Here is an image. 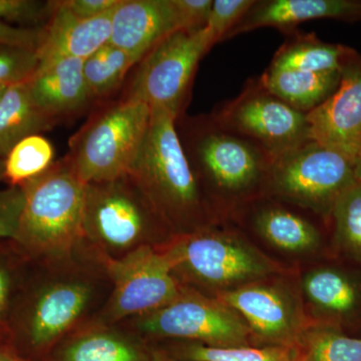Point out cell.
I'll return each mask as SVG.
<instances>
[{
	"instance_id": "obj_1",
	"label": "cell",
	"mask_w": 361,
	"mask_h": 361,
	"mask_svg": "<svg viewBox=\"0 0 361 361\" xmlns=\"http://www.w3.org/2000/svg\"><path fill=\"white\" fill-rule=\"evenodd\" d=\"M111 291L104 258L85 240L63 257L30 261L11 313V348L44 361L59 342L96 317Z\"/></svg>"
},
{
	"instance_id": "obj_2",
	"label": "cell",
	"mask_w": 361,
	"mask_h": 361,
	"mask_svg": "<svg viewBox=\"0 0 361 361\" xmlns=\"http://www.w3.org/2000/svg\"><path fill=\"white\" fill-rule=\"evenodd\" d=\"M176 129L211 213L213 203L263 195L273 159L262 149L223 130L210 115L180 116Z\"/></svg>"
},
{
	"instance_id": "obj_3",
	"label": "cell",
	"mask_w": 361,
	"mask_h": 361,
	"mask_svg": "<svg viewBox=\"0 0 361 361\" xmlns=\"http://www.w3.org/2000/svg\"><path fill=\"white\" fill-rule=\"evenodd\" d=\"M129 175L177 235L210 226L207 205L176 129L175 116L152 110L148 133Z\"/></svg>"
},
{
	"instance_id": "obj_4",
	"label": "cell",
	"mask_w": 361,
	"mask_h": 361,
	"mask_svg": "<svg viewBox=\"0 0 361 361\" xmlns=\"http://www.w3.org/2000/svg\"><path fill=\"white\" fill-rule=\"evenodd\" d=\"M14 245L30 261L63 257L84 242L85 184L66 160L23 185Z\"/></svg>"
},
{
	"instance_id": "obj_5",
	"label": "cell",
	"mask_w": 361,
	"mask_h": 361,
	"mask_svg": "<svg viewBox=\"0 0 361 361\" xmlns=\"http://www.w3.org/2000/svg\"><path fill=\"white\" fill-rule=\"evenodd\" d=\"M84 240L101 257L116 260L176 235L129 174L85 184Z\"/></svg>"
},
{
	"instance_id": "obj_6",
	"label": "cell",
	"mask_w": 361,
	"mask_h": 361,
	"mask_svg": "<svg viewBox=\"0 0 361 361\" xmlns=\"http://www.w3.org/2000/svg\"><path fill=\"white\" fill-rule=\"evenodd\" d=\"M180 286L222 292L262 281L276 272L269 258L245 240L211 226L177 235L161 247Z\"/></svg>"
},
{
	"instance_id": "obj_7",
	"label": "cell",
	"mask_w": 361,
	"mask_h": 361,
	"mask_svg": "<svg viewBox=\"0 0 361 361\" xmlns=\"http://www.w3.org/2000/svg\"><path fill=\"white\" fill-rule=\"evenodd\" d=\"M148 104L123 97L97 111L70 142L66 160L85 184L129 174L148 133Z\"/></svg>"
},
{
	"instance_id": "obj_8",
	"label": "cell",
	"mask_w": 361,
	"mask_h": 361,
	"mask_svg": "<svg viewBox=\"0 0 361 361\" xmlns=\"http://www.w3.org/2000/svg\"><path fill=\"white\" fill-rule=\"evenodd\" d=\"M357 183L350 161L311 140L273 161L263 195L330 220L341 197Z\"/></svg>"
},
{
	"instance_id": "obj_9",
	"label": "cell",
	"mask_w": 361,
	"mask_h": 361,
	"mask_svg": "<svg viewBox=\"0 0 361 361\" xmlns=\"http://www.w3.org/2000/svg\"><path fill=\"white\" fill-rule=\"evenodd\" d=\"M120 325L144 341L163 339L196 342L214 348L250 345V329L236 312L219 299L182 286L177 298L148 314Z\"/></svg>"
},
{
	"instance_id": "obj_10",
	"label": "cell",
	"mask_w": 361,
	"mask_h": 361,
	"mask_svg": "<svg viewBox=\"0 0 361 361\" xmlns=\"http://www.w3.org/2000/svg\"><path fill=\"white\" fill-rule=\"evenodd\" d=\"M211 49L206 28L171 33L140 61L123 97L168 111L177 120L184 115L199 63Z\"/></svg>"
},
{
	"instance_id": "obj_11",
	"label": "cell",
	"mask_w": 361,
	"mask_h": 361,
	"mask_svg": "<svg viewBox=\"0 0 361 361\" xmlns=\"http://www.w3.org/2000/svg\"><path fill=\"white\" fill-rule=\"evenodd\" d=\"M223 130L243 137L273 159L311 141L306 114L294 110L253 78L241 94L211 114Z\"/></svg>"
},
{
	"instance_id": "obj_12",
	"label": "cell",
	"mask_w": 361,
	"mask_h": 361,
	"mask_svg": "<svg viewBox=\"0 0 361 361\" xmlns=\"http://www.w3.org/2000/svg\"><path fill=\"white\" fill-rule=\"evenodd\" d=\"M104 260L111 291L94 318L97 322L120 324L148 314L174 300L182 290L161 248L142 247L125 257Z\"/></svg>"
},
{
	"instance_id": "obj_13",
	"label": "cell",
	"mask_w": 361,
	"mask_h": 361,
	"mask_svg": "<svg viewBox=\"0 0 361 361\" xmlns=\"http://www.w3.org/2000/svg\"><path fill=\"white\" fill-rule=\"evenodd\" d=\"M217 299L236 311L252 336L265 346L297 348L308 327L295 299L278 285L263 280L222 292Z\"/></svg>"
},
{
	"instance_id": "obj_14",
	"label": "cell",
	"mask_w": 361,
	"mask_h": 361,
	"mask_svg": "<svg viewBox=\"0 0 361 361\" xmlns=\"http://www.w3.org/2000/svg\"><path fill=\"white\" fill-rule=\"evenodd\" d=\"M310 139L355 165L361 153V56L355 52L341 70L338 87L306 115Z\"/></svg>"
},
{
	"instance_id": "obj_15",
	"label": "cell",
	"mask_w": 361,
	"mask_h": 361,
	"mask_svg": "<svg viewBox=\"0 0 361 361\" xmlns=\"http://www.w3.org/2000/svg\"><path fill=\"white\" fill-rule=\"evenodd\" d=\"M113 11L99 18L84 20L66 8L63 1H54L51 18L40 28L37 49L39 68L59 59L85 61L99 47L108 44L111 35Z\"/></svg>"
},
{
	"instance_id": "obj_16",
	"label": "cell",
	"mask_w": 361,
	"mask_h": 361,
	"mask_svg": "<svg viewBox=\"0 0 361 361\" xmlns=\"http://www.w3.org/2000/svg\"><path fill=\"white\" fill-rule=\"evenodd\" d=\"M153 348L120 324L92 319L56 346L44 361H151Z\"/></svg>"
},
{
	"instance_id": "obj_17",
	"label": "cell",
	"mask_w": 361,
	"mask_h": 361,
	"mask_svg": "<svg viewBox=\"0 0 361 361\" xmlns=\"http://www.w3.org/2000/svg\"><path fill=\"white\" fill-rule=\"evenodd\" d=\"M179 30L172 0H121L111 16V44L137 61Z\"/></svg>"
},
{
	"instance_id": "obj_18",
	"label": "cell",
	"mask_w": 361,
	"mask_h": 361,
	"mask_svg": "<svg viewBox=\"0 0 361 361\" xmlns=\"http://www.w3.org/2000/svg\"><path fill=\"white\" fill-rule=\"evenodd\" d=\"M332 18L343 21L361 20L358 0H255L243 18L226 35L232 39L242 33L263 27L282 32H294L306 21Z\"/></svg>"
},
{
	"instance_id": "obj_19",
	"label": "cell",
	"mask_w": 361,
	"mask_h": 361,
	"mask_svg": "<svg viewBox=\"0 0 361 361\" xmlns=\"http://www.w3.org/2000/svg\"><path fill=\"white\" fill-rule=\"evenodd\" d=\"M82 66V59H59L39 68L28 80L33 102L54 122L80 113L94 99Z\"/></svg>"
},
{
	"instance_id": "obj_20",
	"label": "cell",
	"mask_w": 361,
	"mask_h": 361,
	"mask_svg": "<svg viewBox=\"0 0 361 361\" xmlns=\"http://www.w3.org/2000/svg\"><path fill=\"white\" fill-rule=\"evenodd\" d=\"M302 290L313 310L324 317L322 322L341 326L361 312V281L348 271L336 267L311 270L303 277Z\"/></svg>"
},
{
	"instance_id": "obj_21",
	"label": "cell",
	"mask_w": 361,
	"mask_h": 361,
	"mask_svg": "<svg viewBox=\"0 0 361 361\" xmlns=\"http://www.w3.org/2000/svg\"><path fill=\"white\" fill-rule=\"evenodd\" d=\"M277 201L255 204L250 215L255 232L270 245L288 253L317 250L322 236L314 223Z\"/></svg>"
},
{
	"instance_id": "obj_22",
	"label": "cell",
	"mask_w": 361,
	"mask_h": 361,
	"mask_svg": "<svg viewBox=\"0 0 361 361\" xmlns=\"http://www.w3.org/2000/svg\"><path fill=\"white\" fill-rule=\"evenodd\" d=\"M341 78V71L311 73L269 66L259 80L271 94L307 115L336 92Z\"/></svg>"
},
{
	"instance_id": "obj_23",
	"label": "cell",
	"mask_w": 361,
	"mask_h": 361,
	"mask_svg": "<svg viewBox=\"0 0 361 361\" xmlns=\"http://www.w3.org/2000/svg\"><path fill=\"white\" fill-rule=\"evenodd\" d=\"M54 125L33 102L27 82L11 85L0 103V157L6 158L18 142Z\"/></svg>"
},
{
	"instance_id": "obj_24",
	"label": "cell",
	"mask_w": 361,
	"mask_h": 361,
	"mask_svg": "<svg viewBox=\"0 0 361 361\" xmlns=\"http://www.w3.org/2000/svg\"><path fill=\"white\" fill-rule=\"evenodd\" d=\"M355 52L345 45L322 42L314 33H295L280 47L269 66L311 73L341 71Z\"/></svg>"
},
{
	"instance_id": "obj_25",
	"label": "cell",
	"mask_w": 361,
	"mask_h": 361,
	"mask_svg": "<svg viewBox=\"0 0 361 361\" xmlns=\"http://www.w3.org/2000/svg\"><path fill=\"white\" fill-rule=\"evenodd\" d=\"M298 361H361V338L346 336L334 323L308 325L298 346Z\"/></svg>"
},
{
	"instance_id": "obj_26",
	"label": "cell",
	"mask_w": 361,
	"mask_h": 361,
	"mask_svg": "<svg viewBox=\"0 0 361 361\" xmlns=\"http://www.w3.org/2000/svg\"><path fill=\"white\" fill-rule=\"evenodd\" d=\"M160 349L179 361H298L297 348L283 346L214 348L180 341L170 348Z\"/></svg>"
},
{
	"instance_id": "obj_27",
	"label": "cell",
	"mask_w": 361,
	"mask_h": 361,
	"mask_svg": "<svg viewBox=\"0 0 361 361\" xmlns=\"http://www.w3.org/2000/svg\"><path fill=\"white\" fill-rule=\"evenodd\" d=\"M139 61L111 42L84 61V75L94 99L110 96L122 85L128 73Z\"/></svg>"
},
{
	"instance_id": "obj_28",
	"label": "cell",
	"mask_w": 361,
	"mask_h": 361,
	"mask_svg": "<svg viewBox=\"0 0 361 361\" xmlns=\"http://www.w3.org/2000/svg\"><path fill=\"white\" fill-rule=\"evenodd\" d=\"M54 148L42 135H30L18 142L4 158V183L21 187L54 165Z\"/></svg>"
},
{
	"instance_id": "obj_29",
	"label": "cell",
	"mask_w": 361,
	"mask_h": 361,
	"mask_svg": "<svg viewBox=\"0 0 361 361\" xmlns=\"http://www.w3.org/2000/svg\"><path fill=\"white\" fill-rule=\"evenodd\" d=\"M28 264L13 240H0V345L11 348V313Z\"/></svg>"
},
{
	"instance_id": "obj_30",
	"label": "cell",
	"mask_w": 361,
	"mask_h": 361,
	"mask_svg": "<svg viewBox=\"0 0 361 361\" xmlns=\"http://www.w3.org/2000/svg\"><path fill=\"white\" fill-rule=\"evenodd\" d=\"M330 220L337 248L361 264V183L341 197Z\"/></svg>"
},
{
	"instance_id": "obj_31",
	"label": "cell",
	"mask_w": 361,
	"mask_h": 361,
	"mask_svg": "<svg viewBox=\"0 0 361 361\" xmlns=\"http://www.w3.org/2000/svg\"><path fill=\"white\" fill-rule=\"evenodd\" d=\"M39 66L37 51L0 44V85L11 87L27 82Z\"/></svg>"
},
{
	"instance_id": "obj_32",
	"label": "cell",
	"mask_w": 361,
	"mask_h": 361,
	"mask_svg": "<svg viewBox=\"0 0 361 361\" xmlns=\"http://www.w3.org/2000/svg\"><path fill=\"white\" fill-rule=\"evenodd\" d=\"M54 8V1L0 0V21L23 28H42Z\"/></svg>"
},
{
	"instance_id": "obj_33",
	"label": "cell",
	"mask_w": 361,
	"mask_h": 361,
	"mask_svg": "<svg viewBox=\"0 0 361 361\" xmlns=\"http://www.w3.org/2000/svg\"><path fill=\"white\" fill-rule=\"evenodd\" d=\"M255 0H214L206 30L210 44L225 40L226 35L243 18Z\"/></svg>"
},
{
	"instance_id": "obj_34",
	"label": "cell",
	"mask_w": 361,
	"mask_h": 361,
	"mask_svg": "<svg viewBox=\"0 0 361 361\" xmlns=\"http://www.w3.org/2000/svg\"><path fill=\"white\" fill-rule=\"evenodd\" d=\"M25 204L23 187L0 189V240H13Z\"/></svg>"
},
{
	"instance_id": "obj_35",
	"label": "cell",
	"mask_w": 361,
	"mask_h": 361,
	"mask_svg": "<svg viewBox=\"0 0 361 361\" xmlns=\"http://www.w3.org/2000/svg\"><path fill=\"white\" fill-rule=\"evenodd\" d=\"M179 30L196 32L208 23L213 0H172Z\"/></svg>"
},
{
	"instance_id": "obj_36",
	"label": "cell",
	"mask_w": 361,
	"mask_h": 361,
	"mask_svg": "<svg viewBox=\"0 0 361 361\" xmlns=\"http://www.w3.org/2000/svg\"><path fill=\"white\" fill-rule=\"evenodd\" d=\"M40 28H23L0 21V44L13 45L37 51Z\"/></svg>"
},
{
	"instance_id": "obj_37",
	"label": "cell",
	"mask_w": 361,
	"mask_h": 361,
	"mask_svg": "<svg viewBox=\"0 0 361 361\" xmlns=\"http://www.w3.org/2000/svg\"><path fill=\"white\" fill-rule=\"evenodd\" d=\"M120 2L121 0H65L63 4L78 18L92 20L111 13Z\"/></svg>"
},
{
	"instance_id": "obj_38",
	"label": "cell",
	"mask_w": 361,
	"mask_h": 361,
	"mask_svg": "<svg viewBox=\"0 0 361 361\" xmlns=\"http://www.w3.org/2000/svg\"><path fill=\"white\" fill-rule=\"evenodd\" d=\"M0 361H35L28 360L8 346L0 345Z\"/></svg>"
},
{
	"instance_id": "obj_39",
	"label": "cell",
	"mask_w": 361,
	"mask_h": 361,
	"mask_svg": "<svg viewBox=\"0 0 361 361\" xmlns=\"http://www.w3.org/2000/svg\"><path fill=\"white\" fill-rule=\"evenodd\" d=\"M152 348H153V355H152L151 361H179L169 355L161 349L157 348V346L152 345Z\"/></svg>"
},
{
	"instance_id": "obj_40",
	"label": "cell",
	"mask_w": 361,
	"mask_h": 361,
	"mask_svg": "<svg viewBox=\"0 0 361 361\" xmlns=\"http://www.w3.org/2000/svg\"><path fill=\"white\" fill-rule=\"evenodd\" d=\"M355 172L356 176V179H357L358 182L361 183V153L360 158L357 159L355 165Z\"/></svg>"
},
{
	"instance_id": "obj_41",
	"label": "cell",
	"mask_w": 361,
	"mask_h": 361,
	"mask_svg": "<svg viewBox=\"0 0 361 361\" xmlns=\"http://www.w3.org/2000/svg\"><path fill=\"white\" fill-rule=\"evenodd\" d=\"M4 182V159L0 157V185Z\"/></svg>"
},
{
	"instance_id": "obj_42",
	"label": "cell",
	"mask_w": 361,
	"mask_h": 361,
	"mask_svg": "<svg viewBox=\"0 0 361 361\" xmlns=\"http://www.w3.org/2000/svg\"><path fill=\"white\" fill-rule=\"evenodd\" d=\"M7 87L6 85H0V103H1L2 97H4V94H6Z\"/></svg>"
}]
</instances>
